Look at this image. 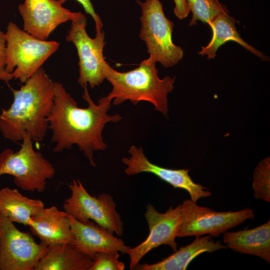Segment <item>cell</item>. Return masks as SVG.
I'll use <instances>...</instances> for the list:
<instances>
[{
  "instance_id": "cell-1",
  "label": "cell",
  "mask_w": 270,
  "mask_h": 270,
  "mask_svg": "<svg viewBox=\"0 0 270 270\" xmlns=\"http://www.w3.org/2000/svg\"><path fill=\"white\" fill-rule=\"evenodd\" d=\"M53 105L47 118L48 128L52 131V142L56 144L53 152H58L70 150L76 144L80 151L96 166L94 151H104L108 148L102 136L105 125L110 122L116 123L122 117L118 114L110 115L111 100L106 96L98 100L95 104L87 88H84L83 98L88 106L81 108L66 91L63 84L54 82Z\"/></svg>"
},
{
  "instance_id": "cell-2",
  "label": "cell",
  "mask_w": 270,
  "mask_h": 270,
  "mask_svg": "<svg viewBox=\"0 0 270 270\" xmlns=\"http://www.w3.org/2000/svg\"><path fill=\"white\" fill-rule=\"evenodd\" d=\"M11 89L14 100L8 108L2 109L0 132L14 142L22 140L24 134L32 141L42 142L54 102V82L41 67L20 89Z\"/></svg>"
},
{
  "instance_id": "cell-3",
  "label": "cell",
  "mask_w": 270,
  "mask_h": 270,
  "mask_svg": "<svg viewBox=\"0 0 270 270\" xmlns=\"http://www.w3.org/2000/svg\"><path fill=\"white\" fill-rule=\"evenodd\" d=\"M156 62L148 58L135 69L118 72L108 63L104 69L106 79L112 84V90L106 96L113 104L118 105L126 100L134 104L146 101L153 104L156 110L168 118V95L174 89L176 77L158 76Z\"/></svg>"
},
{
  "instance_id": "cell-4",
  "label": "cell",
  "mask_w": 270,
  "mask_h": 270,
  "mask_svg": "<svg viewBox=\"0 0 270 270\" xmlns=\"http://www.w3.org/2000/svg\"><path fill=\"white\" fill-rule=\"evenodd\" d=\"M5 34L6 70L24 84L58 48L54 40L38 39L10 22Z\"/></svg>"
},
{
  "instance_id": "cell-5",
  "label": "cell",
  "mask_w": 270,
  "mask_h": 270,
  "mask_svg": "<svg viewBox=\"0 0 270 270\" xmlns=\"http://www.w3.org/2000/svg\"><path fill=\"white\" fill-rule=\"evenodd\" d=\"M142 10L140 38L146 44L148 58L165 68L172 67L182 59L184 50L172 40L174 23L165 16L160 0H137Z\"/></svg>"
},
{
  "instance_id": "cell-6",
  "label": "cell",
  "mask_w": 270,
  "mask_h": 270,
  "mask_svg": "<svg viewBox=\"0 0 270 270\" xmlns=\"http://www.w3.org/2000/svg\"><path fill=\"white\" fill-rule=\"evenodd\" d=\"M22 141L18 150L7 148L0 153V176H12L14 184L24 190L42 192L47 180L54 176V168L34 149L28 135L24 134Z\"/></svg>"
},
{
  "instance_id": "cell-7",
  "label": "cell",
  "mask_w": 270,
  "mask_h": 270,
  "mask_svg": "<svg viewBox=\"0 0 270 270\" xmlns=\"http://www.w3.org/2000/svg\"><path fill=\"white\" fill-rule=\"evenodd\" d=\"M69 188L70 196L63 204L65 212L80 222L92 220L118 236H122L124 223L111 195L102 193L97 197L92 196L78 180H74Z\"/></svg>"
},
{
  "instance_id": "cell-8",
  "label": "cell",
  "mask_w": 270,
  "mask_h": 270,
  "mask_svg": "<svg viewBox=\"0 0 270 270\" xmlns=\"http://www.w3.org/2000/svg\"><path fill=\"white\" fill-rule=\"evenodd\" d=\"M182 220L177 237L208 234L218 236L248 219L254 214L250 208L236 212H216L209 208L198 206L191 200H185L181 204Z\"/></svg>"
},
{
  "instance_id": "cell-9",
  "label": "cell",
  "mask_w": 270,
  "mask_h": 270,
  "mask_svg": "<svg viewBox=\"0 0 270 270\" xmlns=\"http://www.w3.org/2000/svg\"><path fill=\"white\" fill-rule=\"evenodd\" d=\"M87 19L84 15L72 21L66 36V41L76 46L78 57V83L82 87L89 84L93 88L100 86L106 79L104 69L108 64L104 56L106 44L102 30L91 38L86 31Z\"/></svg>"
},
{
  "instance_id": "cell-10",
  "label": "cell",
  "mask_w": 270,
  "mask_h": 270,
  "mask_svg": "<svg viewBox=\"0 0 270 270\" xmlns=\"http://www.w3.org/2000/svg\"><path fill=\"white\" fill-rule=\"evenodd\" d=\"M47 247L0 214V270H34Z\"/></svg>"
},
{
  "instance_id": "cell-11",
  "label": "cell",
  "mask_w": 270,
  "mask_h": 270,
  "mask_svg": "<svg viewBox=\"0 0 270 270\" xmlns=\"http://www.w3.org/2000/svg\"><path fill=\"white\" fill-rule=\"evenodd\" d=\"M144 216L149 234L146 238L137 246L127 251L130 258V268L134 270L141 259L152 250L162 245L169 246L177 250V237L182 220L181 204L175 208L170 206L164 212H158L150 204L146 206Z\"/></svg>"
},
{
  "instance_id": "cell-12",
  "label": "cell",
  "mask_w": 270,
  "mask_h": 270,
  "mask_svg": "<svg viewBox=\"0 0 270 270\" xmlns=\"http://www.w3.org/2000/svg\"><path fill=\"white\" fill-rule=\"evenodd\" d=\"M18 9L24 21L23 30L42 40H46L60 24L84 16L64 8L58 0H24Z\"/></svg>"
},
{
  "instance_id": "cell-13",
  "label": "cell",
  "mask_w": 270,
  "mask_h": 270,
  "mask_svg": "<svg viewBox=\"0 0 270 270\" xmlns=\"http://www.w3.org/2000/svg\"><path fill=\"white\" fill-rule=\"evenodd\" d=\"M128 158H123L126 166L124 173L134 176L142 172L150 173L168 183L174 188L187 191L190 200L196 202L200 198L211 196L210 192L202 184L195 183L188 174L190 169H170L160 166L150 162L144 154L142 146H132L128 150Z\"/></svg>"
},
{
  "instance_id": "cell-14",
  "label": "cell",
  "mask_w": 270,
  "mask_h": 270,
  "mask_svg": "<svg viewBox=\"0 0 270 270\" xmlns=\"http://www.w3.org/2000/svg\"><path fill=\"white\" fill-rule=\"evenodd\" d=\"M74 236L72 244L80 252L94 256L98 252L125 254L130 248L114 232L92 220L79 222L68 214Z\"/></svg>"
},
{
  "instance_id": "cell-15",
  "label": "cell",
  "mask_w": 270,
  "mask_h": 270,
  "mask_svg": "<svg viewBox=\"0 0 270 270\" xmlns=\"http://www.w3.org/2000/svg\"><path fill=\"white\" fill-rule=\"evenodd\" d=\"M28 226L32 234L48 246L72 244L74 240L68 214L54 206L44 207L32 216Z\"/></svg>"
},
{
  "instance_id": "cell-16",
  "label": "cell",
  "mask_w": 270,
  "mask_h": 270,
  "mask_svg": "<svg viewBox=\"0 0 270 270\" xmlns=\"http://www.w3.org/2000/svg\"><path fill=\"white\" fill-rule=\"evenodd\" d=\"M223 241L228 248L257 256L270 263V220L252 229L224 233Z\"/></svg>"
},
{
  "instance_id": "cell-17",
  "label": "cell",
  "mask_w": 270,
  "mask_h": 270,
  "mask_svg": "<svg viewBox=\"0 0 270 270\" xmlns=\"http://www.w3.org/2000/svg\"><path fill=\"white\" fill-rule=\"evenodd\" d=\"M226 248L219 241L214 242L210 236H197L192 243L181 247L161 261L152 264H138L134 270H185L190 263L200 254Z\"/></svg>"
},
{
  "instance_id": "cell-18",
  "label": "cell",
  "mask_w": 270,
  "mask_h": 270,
  "mask_svg": "<svg viewBox=\"0 0 270 270\" xmlns=\"http://www.w3.org/2000/svg\"><path fill=\"white\" fill-rule=\"evenodd\" d=\"M93 261L72 244H56L47 247L34 270H89Z\"/></svg>"
},
{
  "instance_id": "cell-19",
  "label": "cell",
  "mask_w": 270,
  "mask_h": 270,
  "mask_svg": "<svg viewBox=\"0 0 270 270\" xmlns=\"http://www.w3.org/2000/svg\"><path fill=\"white\" fill-rule=\"evenodd\" d=\"M228 14L220 13L208 24L212 30V36L206 46H202L198 54L202 56L206 55L208 59L214 58L218 48L226 42L232 40L242 45L262 60H269L264 54L242 38L236 29V19Z\"/></svg>"
},
{
  "instance_id": "cell-20",
  "label": "cell",
  "mask_w": 270,
  "mask_h": 270,
  "mask_svg": "<svg viewBox=\"0 0 270 270\" xmlns=\"http://www.w3.org/2000/svg\"><path fill=\"white\" fill-rule=\"evenodd\" d=\"M44 208L42 201L28 198L16 188L0 190V214L13 222L28 226L32 217Z\"/></svg>"
},
{
  "instance_id": "cell-21",
  "label": "cell",
  "mask_w": 270,
  "mask_h": 270,
  "mask_svg": "<svg viewBox=\"0 0 270 270\" xmlns=\"http://www.w3.org/2000/svg\"><path fill=\"white\" fill-rule=\"evenodd\" d=\"M192 16L190 26L196 24L200 20L208 24L219 14L229 13L226 6L218 0H186Z\"/></svg>"
},
{
  "instance_id": "cell-22",
  "label": "cell",
  "mask_w": 270,
  "mask_h": 270,
  "mask_svg": "<svg viewBox=\"0 0 270 270\" xmlns=\"http://www.w3.org/2000/svg\"><path fill=\"white\" fill-rule=\"evenodd\" d=\"M254 194L256 199L267 202L270 201V160L262 161L256 168L252 184Z\"/></svg>"
},
{
  "instance_id": "cell-23",
  "label": "cell",
  "mask_w": 270,
  "mask_h": 270,
  "mask_svg": "<svg viewBox=\"0 0 270 270\" xmlns=\"http://www.w3.org/2000/svg\"><path fill=\"white\" fill-rule=\"evenodd\" d=\"M119 254L98 252L94 256L93 264L89 270H124V264L120 261Z\"/></svg>"
},
{
  "instance_id": "cell-24",
  "label": "cell",
  "mask_w": 270,
  "mask_h": 270,
  "mask_svg": "<svg viewBox=\"0 0 270 270\" xmlns=\"http://www.w3.org/2000/svg\"><path fill=\"white\" fill-rule=\"evenodd\" d=\"M5 34L0 30V80L8 82L14 78L12 74L6 70Z\"/></svg>"
},
{
  "instance_id": "cell-25",
  "label": "cell",
  "mask_w": 270,
  "mask_h": 270,
  "mask_svg": "<svg viewBox=\"0 0 270 270\" xmlns=\"http://www.w3.org/2000/svg\"><path fill=\"white\" fill-rule=\"evenodd\" d=\"M63 4L68 0H58ZM84 8L85 12L93 18L95 25L96 33L100 32L102 30L103 24L100 16L95 12L90 0H76Z\"/></svg>"
},
{
  "instance_id": "cell-26",
  "label": "cell",
  "mask_w": 270,
  "mask_h": 270,
  "mask_svg": "<svg viewBox=\"0 0 270 270\" xmlns=\"http://www.w3.org/2000/svg\"><path fill=\"white\" fill-rule=\"evenodd\" d=\"M174 11L175 15L180 20H182L188 15L190 10L186 0H174Z\"/></svg>"
}]
</instances>
